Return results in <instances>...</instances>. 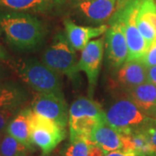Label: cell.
Here are the masks:
<instances>
[{"label":"cell","instance_id":"1","mask_svg":"<svg viewBox=\"0 0 156 156\" xmlns=\"http://www.w3.org/2000/svg\"><path fill=\"white\" fill-rule=\"evenodd\" d=\"M46 34L44 22L32 14L0 11V38L13 50H36L44 43Z\"/></svg>","mask_w":156,"mask_h":156},{"label":"cell","instance_id":"2","mask_svg":"<svg viewBox=\"0 0 156 156\" xmlns=\"http://www.w3.org/2000/svg\"><path fill=\"white\" fill-rule=\"evenodd\" d=\"M18 77L36 92L63 95L60 75L37 58H21L11 62Z\"/></svg>","mask_w":156,"mask_h":156},{"label":"cell","instance_id":"3","mask_svg":"<svg viewBox=\"0 0 156 156\" xmlns=\"http://www.w3.org/2000/svg\"><path fill=\"white\" fill-rule=\"evenodd\" d=\"M106 122L105 110L90 97H79L69 109L70 140L90 138L99 124Z\"/></svg>","mask_w":156,"mask_h":156},{"label":"cell","instance_id":"4","mask_svg":"<svg viewBox=\"0 0 156 156\" xmlns=\"http://www.w3.org/2000/svg\"><path fill=\"white\" fill-rule=\"evenodd\" d=\"M41 61L58 75L65 76L72 82L79 81L81 71L78 69L76 50L64 34L60 32L54 37L51 44L43 52Z\"/></svg>","mask_w":156,"mask_h":156},{"label":"cell","instance_id":"5","mask_svg":"<svg viewBox=\"0 0 156 156\" xmlns=\"http://www.w3.org/2000/svg\"><path fill=\"white\" fill-rule=\"evenodd\" d=\"M147 117L128 97L115 101L105 110L106 122L120 134L138 129Z\"/></svg>","mask_w":156,"mask_h":156},{"label":"cell","instance_id":"6","mask_svg":"<svg viewBox=\"0 0 156 156\" xmlns=\"http://www.w3.org/2000/svg\"><path fill=\"white\" fill-rule=\"evenodd\" d=\"M31 123L33 144L37 146L44 154L52 152L66 137L65 128L34 112Z\"/></svg>","mask_w":156,"mask_h":156},{"label":"cell","instance_id":"7","mask_svg":"<svg viewBox=\"0 0 156 156\" xmlns=\"http://www.w3.org/2000/svg\"><path fill=\"white\" fill-rule=\"evenodd\" d=\"M105 37L90 41L82 50L81 57L78 61V69L83 71L89 84V96L91 98L94 95L97 80L100 75L101 63L104 56Z\"/></svg>","mask_w":156,"mask_h":156},{"label":"cell","instance_id":"8","mask_svg":"<svg viewBox=\"0 0 156 156\" xmlns=\"http://www.w3.org/2000/svg\"><path fill=\"white\" fill-rule=\"evenodd\" d=\"M30 108L35 114L66 128L69 122V110L64 95L37 92L33 96Z\"/></svg>","mask_w":156,"mask_h":156},{"label":"cell","instance_id":"9","mask_svg":"<svg viewBox=\"0 0 156 156\" xmlns=\"http://www.w3.org/2000/svg\"><path fill=\"white\" fill-rule=\"evenodd\" d=\"M104 37L108 66L116 70L128 58V47L122 25L119 23H110Z\"/></svg>","mask_w":156,"mask_h":156},{"label":"cell","instance_id":"10","mask_svg":"<svg viewBox=\"0 0 156 156\" xmlns=\"http://www.w3.org/2000/svg\"><path fill=\"white\" fill-rule=\"evenodd\" d=\"M76 11L88 22L103 24L116 9V0H69Z\"/></svg>","mask_w":156,"mask_h":156},{"label":"cell","instance_id":"11","mask_svg":"<svg viewBox=\"0 0 156 156\" xmlns=\"http://www.w3.org/2000/svg\"><path fill=\"white\" fill-rule=\"evenodd\" d=\"M148 82L147 69L141 60H127L114 74V87L125 93L140 84Z\"/></svg>","mask_w":156,"mask_h":156},{"label":"cell","instance_id":"12","mask_svg":"<svg viewBox=\"0 0 156 156\" xmlns=\"http://www.w3.org/2000/svg\"><path fill=\"white\" fill-rule=\"evenodd\" d=\"M68 0H0V8L30 14H51L62 11Z\"/></svg>","mask_w":156,"mask_h":156},{"label":"cell","instance_id":"13","mask_svg":"<svg viewBox=\"0 0 156 156\" xmlns=\"http://www.w3.org/2000/svg\"><path fill=\"white\" fill-rule=\"evenodd\" d=\"M109 25L101 24L99 26H81L76 24L71 19L64 20L65 36L69 44L75 50H83L89 44V40L94 37H98L106 33Z\"/></svg>","mask_w":156,"mask_h":156},{"label":"cell","instance_id":"14","mask_svg":"<svg viewBox=\"0 0 156 156\" xmlns=\"http://www.w3.org/2000/svg\"><path fill=\"white\" fill-rule=\"evenodd\" d=\"M32 109L31 108H21L12 118L5 129L7 134L22 142L23 144L31 148L32 141Z\"/></svg>","mask_w":156,"mask_h":156},{"label":"cell","instance_id":"15","mask_svg":"<svg viewBox=\"0 0 156 156\" xmlns=\"http://www.w3.org/2000/svg\"><path fill=\"white\" fill-rule=\"evenodd\" d=\"M28 98L27 91L19 83L0 81V109L20 110Z\"/></svg>","mask_w":156,"mask_h":156},{"label":"cell","instance_id":"16","mask_svg":"<svg viewBox=\"0 0 156 156\" xmlns=\"http://www.w3.org/2000/svg\"><path fill=\"white\" fill-rule=\"evenodd\" d=\"M126 94L147 116L156 119V85L147 82L128 90Z\"/></svg>","mask_w":156,"mask_h":156},{"label":"cell","instance_id":"17","mask_svg":"<svg viewBox=\"0 0 156 156\" xmlns=\"http://www.w3.org/2000/svg\"><path fill=\"white\" fill-rule=\"evenodd\" d=\"M90 139L107 153L122 150V143L121 134L108 123L102 122L94 129Z\"/></svg>","mask_w":156,"mask_h":156},{"label":"cell","instance_id":"18","mask_svg":"<svg viewBox=\"0 0 156 156\" xmlns=\"http://www.w3.org/2000/svg\"><path fill=\"white\" fill-rule=\"evenodd\" d=\"M28 147L5 133L0 143L1 156H28Z\"/></svg>","mask_w":156,"mask_h":156},{"label":"cell","instance_id":"19","mask_svg":"<svg viewBox=\"0 0 156 156\" xmlns=\"http://www.w3.org/2000/svg\"><path fill=\"white\" fill-rule=\"evenodd\" d=\"M136 24L139 31L147 41L148 45H150L154 40H156L155 27L148 19V17L140 10L138 11L136 16Z\"/></svg>","mask_w":156,"mask_h":156},{"label":"cell","instance_id":"20","mask_svg":"<svg viewBox=\"0 0 156 156\" xmlns=\"http://www.w3.org/2000/svg\"><path fill=\"white\" fill-rule=\"evenodd\" d=\"M93 140L90 138L70 140V144L65 151V156H89L90 146Z\"/></svg>","mask_w":156,"mask_h":156},{"label":"cell","instance_id":"21","mask_svg":"<svg viewBox=\"0 0 156 156\" xmlns=\"http://www.w3.org/2000/svg\"><path fill=\"white\" fill-rule=\"evenodd\" d=\"M149 141L154 152L156 154V119L147 117L144 123L138 128Z\"/></svg>","mask_w":156,"mask_h":156},{"label":"cell","instance_id":"22","mask_svg":"<svg viewBox=\"0 0 156 156\" xmlns=\"http://www.w3.org/2000/svg\"><path fill=\"white\" fill-rule=\"evenodd\" d=\"M141 61L147 68L156 66V40L149 45Z\"/></svg>","mask_w":156,"mask_h":156},{"label":"cell","instance_id":"23","mask_svg":"<svg viewBox=\"0 0 156 156\" xmlns=\"http://www.w3.org/2000/svg\"><path fill=\"white\" fill-rule=\"evenodd\" d=\"M19 110L13 109H0V130H5L12 118Z\"/></svg>","mask_w":156,"mask_h":156},{"label":"cell","instance_id":"24","mask_svg":"<svg viewBox=\"0 0 156 156\" xmlns=\"http://www.w3.org/2000/svg\"><path fill=\"white\" fill-rule=\"evenodd\" d=\"M105 156H146L144 154H138L134 153H128V152H123V151H113L107 153Z\"/></svg>","mask_w":156,"mask_h":156},{"label":"cell","instance_id":"25","mask_svg":"<svg viewBox=\"0 0 156 156\" xmlns=\"http://www.w3.org/2000/svg\"><path fill=\"white\" fill-rule=\"evenodd\" d=\"M147 78H148V82H150L156 85V66L147 68Z\"/></svg>","mask_w":156,"mask_h":156},{"label":"cell","instance_id":"26","mask_svg":"<svg viewBox=\"0 0 156 156\" xmlns=\"http://www.w3.org/2000/svg\"><path fill=\"white\" fill-rule=\"evenodd\" d=\"M10 56L8 55V53L6 52L5 49L3 47V45L0 44V61L7 62L9 59Z\"/></svg>","mask_w":156,"mask_h":156},{"label":"cell","instance_id":"27","mask_svg":"<svg viewBox=\"0 0 156 156\" xmlns=\"http://www.w3.org/2000/svg\"><path fill=\"white\" fill-rule=\"evenodd\" d=\"M6 76H7V73H6L5 69L0 64V81L4 80Z\"/></svg>","mask_w":156,"mask_h":156},{"label":"cell","instance_id":"28","mask_svg":"<svg viewBox=\"0 0 156 156\" xmlns=\"http://www.w3.org/2000/svg\"><path fill=\"white\" fill-rule=\"evenodd\" d=\"M5 130H0V143H1V141H2V140H3V137H4V135L5 134Z\"/></svg>","mask_w":156,"mask_h":156},{"label":"cell","instance_id":"29","mask_svg":"<svg viewBox=\"0 0 156 156\" xmlns=\"http://www.w3.org/2000/svg\"><path fill=\"white\" fill-rule=\"evenodd\" d=\"M155 1H156V0H155ZM155 29H156V25H155Z\"/></svg>","mask_w":156,"mask_h":156},{"label":"cell","instance_id":"30","mask_svg":"<svg viewBox=\"0 0 156 156\" xmlns=\"http://www.w3.org/2000/svg\"><path fill=\"white\" fill-rule=\"evenodd\" d=\"M0 156H1V154H0Z\"/></svg>","mask_w":156,"mask_h":156}]
</instances>
